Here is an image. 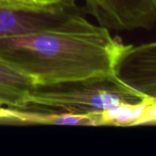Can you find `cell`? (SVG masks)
<instances>
[{
	"label": "cell",
	"mask_w": 156,
	"mask_h": 156,
	"mask_svg": "<svg viewBox=\"0 0 156 156\" xmlns=\"http://www.w3.org/2000/svg\"><path fill=\"white\" fill-rule=\"evenodd\" d=\"M125 47L109 29L72 11L48 27L0 36V58L28 75L36 88L113 74Z\"/></svg>",
	"instance_id": "obj_1"
},
{
	"label": "cell",
	"mask_w": 156,
	"mask_h": 156,
	"mask_svg": "<svg viewBox=\"0 0 156 156\" xmlns=\"http://www.w3.org/2000/svg\"><path fill=\"white\" fill-rule=\"evenodd\" d=\"M145 99L123 84L113 73L70 83L35 88L27 96L20 109L93 113L137 104Z\"/></svg>",
	"instance_id": "obj_2"
},
{
	"label": "cell",
	"mask_w": 156,
	"mask_h": 156,
	"mask_svg": "<svg viewBox=\"0 0 156 156\" xmlns=\"http://www.w3.org/2000/svg\"><path fill=\"white\" fill-rule=\"evenodd\" d=\"M100 25L112 30L152 28L156 23V0H86Z\"/></svg>",
	"instance_id": "obj_3"
},
{
	"label": "cell",
	"mask_w": 156,
	"mask_h": 156,
	"mask_svg": "<svg viewBox=\"0 0 156 156\" xmlns=\"http://www.w3.org/2000/svg\"><path fill=\"white\" fill-rule=\"evenodd\" d=\"M113 73L132 90L156 101V41L126 45L117 58Z\"/></svg>",
	"instance_id": "obj_4"
},
{
	"label": "cell",
	"mask_w": 156,
	"mask_h": 156,
	"mask_svg": "<svg viewBox=\"0 0 156 156\" xmlns=\"http://www.w3.org/2000/svg\"><path fill=\"white\" fill-rule=\"evenodd\" d=\"M8 122L27 124H52L70 126H102L101 112L72 113L62 112H42L34 110L11 109Z\"/></svg>",
	"instance_id": "obj_5"
},
{
	"label": "cell",
	"mask_w": 156,
	"mask_h": 156,
	"mask_svg": "<svg viewBox=\"0 0 156 156\" xmlns=\"http://www.w3.org/2000/svg\"><path fill=\"white\" fill-rule=\"evenodd\" d=\"M36 88L32 79L15 65L0 58V106L20 109Z\"/></svg>",
	"instance_id": "obj_6"
},
{
	"label": "cell",
	"mask_w": 156,
	"mask_h": 156,
	"mask_svg": "<svg viewBox=\"0 0 156 156\" xmlns=\"http://www.w3.org/2000/svg\"><path fill=\"white\" fill-rule=\"evenodd\" d=\"M156 124V101L146 100L144 112L138 122V126Z\"/></svg>",
	"instance_id": "obj_7"
},
{
	"label": "cell",
	"mask_w": 156,
	"mask_h": 156,
	"mask_svg": "<svg viewBox=\"0 0 156 156\" xmlns=\"http://www.w3.org/2000/svg\"><path fill=\"white\" fill-rule=\"evenodd\" d=\"M9 1L14 5V6L16 9H24V10L44 9L37 4V0H9Z\"/></svg>",
	"instance_id": "obj_8"
},
{
	"label": "cell",
	"mask_w": 156,
	"mask_h": 156,
	"mask_svg": "<svg viewBox=\"0 0 156 156\" xmlns=\"http://www.w3.org/2000/svg\"><path fill=\"white\" fill-rule=\"evenodd\" d=\"M74 1L75 0H37V4L43 8L51 7V6H55L58 5H61V4L73 3Z\"/></svg>",
	"instance_id": "obj_9"
},
{
	"label": "cell",
	"mask_w": 156,
	"mask_h": 156,
	"mask_svg": "<svg viewBox=\"0 0 156 156\" xmlns=\"http://www.w3.org/2000/svg\"><path fill=\"white\" fill-rule=\"evenodd\" d=\"M9 116H10L9 108L1 107L0 106V121H6V122H8Z\"/></svg>",
	"instance_id": "obj_10"
},
{
	"label": "cell",
	"mask_w": 156,
	"mask_h": 156,
	"mask_svg": "<svg viewBox=\"0 0 156 156\" xmlns=\"http://www.w3.org/2000/svg\"><path fill=\"white\" fill-rule=\"evenodd\" d=\"M0 8H12L16 9L9 0H0Z\"/></svg>",
	"instance_id": "obj_11"
}]
</instances>
